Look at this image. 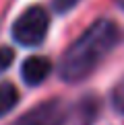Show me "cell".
I'll use <instances>...</instances> for the list:
<instances>
[{
    "label": "cell",
    "instance_id": "1",
    "mask_svg": "<svg viewBox=\"0 0 124 125\" xmlns=\"http://www.w3.org/2000/svg\"><path fill=\"white\" fill-rule=\"evenodd\" d=\"M120 39L118 25L108 19H101L93 23L85 33L62 55L60 76L66 82H79L87 78L99 66V62L116 47Z\"/></svg>",
    "mask_w": 124,
    "mask_h": 125
},
{
    "label": "cell",
    "instance_id": "2",
    "mask_svg": "<svg viewBox=\"0 0 124 125\" xmlns=\"http://www.w3.org/2000/svg\"><path fill=\"white\" fill-rule=\"evenodd\" d=\"M50 27V17L41 6L27 8L13 25V37L25 47H35L44 41Z\"/></svg>",
    "mask_w": 124,
    "mask_h": 125
},
{
    "label": "cell",
    "instance_id": "3",
    "mask_svg": "<svg viewBox=\"0 0 124 125\" xmlns=\"http://www.w3.org/2000/svg\"><path fill=\"white\" fill-rule=\"evenodd\" d=\"M66 107L58 98H52L21 115L13 125H64Z\"/></svg>",
    "mask_w": 124,
    "mask_h": 125
},
{
    "label": "cell",
    "instance_id": "4",
    "mask_svg": "<svg viewBox=\"0 0 124 125\" xmlns=\"http://www.w3.org/2000/svg\"><path fill=\"white\" fill-rule=\"evenodd\" d=\"M50 72H52V62L48 58H44V55H31V58L23 62V68H21L23 80L31 86L41 84L48 78Z\"/></svg>",
    "mask_w": 124,
    "mask_h": 125
},
{
    "label": "cell",
    "instance_id": "5",
    "mask_svg": "<svg viewBox=\"0 0 124 125\" xmlns=\"http://www.w3.org/2000/svg\"><path fill=\"white\" fill-rule=\"evenodd\" d=\"M19 103V90L10 82H0V117H4Z\"/></svg>",
    "mask_w": 124,
    "mask_h": 125
},
{
    "label": "cell",
    "instance_id": "6",
    "mask_svg": "<svg viewBox=\"0 0 124 125\" xmlns=\"http://www.w3.org/2000/svg\"><path fill=\"white\" fill-rule=\"evenodd\" d=\"M112 103H114V109L124 115V78L114 86V90H112Z\"/></svg>",
    "mask_w": 124,
    "mask_h": 125
},
{
    "label": "cell",
    "instance_id": "7",
    "mask_svg": "<svg viewBox=\"0 0 124 125\" xmlns=\"http://www.w3.org/2000/svg\"><path fill=\"white\" fill-rule=\"evenodd\" d=\"M13 60H15L13 49H10V47H0V72L6 70V68L13 64Z\"/></svg>",
    "mask_w": 124,
    "mask_h": 125
},
{
    "label": "cell",
    "instance_id": "8",
    "mask_svg": "<svg viewBox=\"0 0 124 125\" xmlns=\"http://www.w3.org/2000/svg\"><path fill=\"white\" fill-rule=\"evenodd\" d=\"M77 2H79V0H54V8L58 10V12H68Z\"/></svg>",
    "mask_w": 124,
    "mask_h": 125
},
{
    "label": "cell",
    "instance_id": "9",
    "mask_svg": "<svg viewBox=\"0 0 124 125\" xmlns=\"http://www.w3.org/2000/svg\"><path fill=\"white\" fill-rule=\"evenodd\" d=\"M118 2H120V6H122V8H124V0H118Z\"/></svg>",
    "mask_w": 124,
    "mask_h": 125
}]
</instances>
